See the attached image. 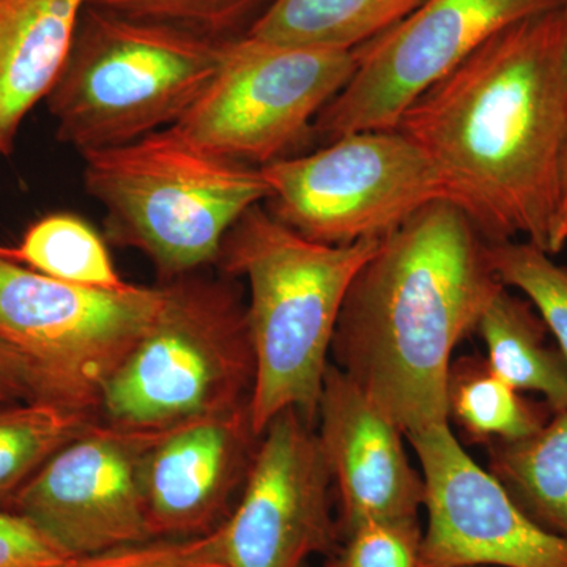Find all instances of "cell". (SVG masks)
Masks as SVG:
<instances>
[{"instance_id":"1","label":"cell","mask_w":567,"mask_h":567,"mask_svg":"<svg viewBox=\"0 0 567 567\" xmlns=\"http://www.w3.org/2000/svg\"><path fill=\"white\" fill-rule=\"evenodd\" d=\"M394 130L431 159L487 244L525 237L548 252L567 141L563 9L496 33Z\"/></svg>"},{"instance_id":"2","label":"cell","mask_w":567,"mask_h":567,"mask_svg":"<svg viewBox=\"0 0 567 567\" xmlns=\"http://www.w3.org/2000/svg\"><path fill=\"white\" fill-rule=\"evenodd\" d=\"M487 241L440 200L383 238L354 276L331 342L336 365L404 435L447 424V374L503 286Z\"/></svg>"},{"instance_id":"3","label":"cell","mask_w":567,"mask_h":567,"mask_svg":"<svg viewBox=\"0 0 567 567\" xmlns=\"http://www.w3.org/2000/svg\"><path fill=\"white\" fill-rule=\"evenodd\" d=\"M380 244L309 240L264 204L245 212L227 233L216 265L223 275L249 286L246 309L256 360L249 409L257 434L287 409L317 424L342 305Z\"/></svg>"},{"instance_id":"4","label":"cell","mask_w":567,"mask_h":567,"mask_svg":"<svg viewBox=\"0 0 567 567\" xmlns=\"http://www.w3.org/2000/svg\"><path fill=\"white\" fill-rule=\"evenodd\" d=\"M82 158L107 240L144 254L163 282L216 265L234 224L271 196L260 169L203 151L175 126Z\"/></svg>"},{"instance_id":"5","label":"cell","mask_w":567,"mask_h":567,"mask_svg":"<svg viewBox=\"0 0 567 567\" xmlns=\"http://www.w3.org/2000/svg\"><path fill=\"white\" fill-rule=\"evenodd\" d=\"M223 48L85 7L47 99L58 140L84 155L169 128L215 78Z\"/></svg>"},{"instance_id":"6","label":"cell","mask_w":567,"mask_h":567,"mask_svg":"<svg viewBox=\"0 0 567 567\" xmlns=\"http://www.w3.org/2000/svg\"><path fill=\"white\" fill-rule=\"evenodd\" d=\"M155 322L104 390L99 417L164 429L251 399L256 360L248 309L234 278L162 282Z\"/></svg>"},{"instance_id":"7","label":"cell","mask_w":567,"mask_h":567,"mask_svg":"<svg viewBox=\"0 0 567 567\" xmlns=\"http://www.w3.org/2000/svg\"><path fill=\"white\" fill-rule=\"evenodd\" d=\"M163 284L100 290L48 278L0 252V342L41 401L99 416L107 383L162 311Z\"/></svg>"},{"instance_id":"8","label":"cell","mask_w":567,"mask_h":567,"mask_svg":"<svg viewBox=\"0 0 567 567\" xmlns=\"http://www.w3.org/2000/svg\"><path fill=\"white\" fill-rule=\"evenodd\" d=\"M260 173L271 215L324 245L383 240L427 205L456 204L431 159L398 130L346 134Z\"/></svg>"},{"instance_id":"9","label":"cell","mask_w":567,"mask_h":567,"mask_svg":"<svg viewBox=\"0 0 567 567\" xmlns=\"http://www.w3.org/2000/svg\"><path fill=\"white\" fill-rule=\"evenodd\" d=\"M354 69V50L292 47L248 33L224 43L215 78L173 126L212 155L260 169L315 140L316 118Z\"/></svg>"},{"instance_id":"10","label":"cell","mask_w":567,"mask_h":567,"mask_svg":"<svg viewBox=\"0 0 567 567\" xmlns=\"http://www.w3.org/2000/svg\"><path fill=\"white\" fill-rule=\"evenodd\" d=\"M563 0H423L354 50L357 69L315 122V137L394 130L404 112L487 40Z\"/></svg>"},{"instance_id":"11","label":"cell","mask_w":567,"mask_h":567,"mask_svg":"<svg viewBox=\"0 0 567 567\" xmlns=\"http://www.w3.org/2000/svg\"><path fill=\"white\" fill-rule=\"evenodd\" d=\"M164 429L99 417L7 498L10 511L28 518L70 558L153 539L142 468Z\"/></svg>"},{"instance_id":"12","label":"cell","mask_w":567,"mask_h":567,"mask_svg":"<svg viewBox=\"0 0 567 567\" xmlns=\"http://www.w3.org/2000/svg\"><path fill=\"white\" fill-rule=\"evenodd\" d=\"M315 427L297 409L265 427L244 491L221 525L227 567H301L339 547L333 483Z\"/></svg>"},{"instance_id":"13","label":"cell","mask_w":567,"mask_h":567,"mask_svg":"<svg viewBox=\"0 0 567 567\" xmlns=\"http://www.w3.org/2000/svg\"><path fill=\"white\" fill-rule=\"evenodd\" d=\"M406 439L425 488L421 567H567V540L528 517L465 453L450 423Z\"/></svg>"},{"instance_id":"14","label":"cell","mask_w":567,"mask_h":567,"mask_svg":"<svg viewBox=\"0 0 567 567\" xmlns=\"http://www.w3.org/2000/svg\"><path fill=\"white\" fill-rule=\"evenodd\" d=\"M249 401L171 425L153 443L142 468L153 539L208 535L230 516L260 442Z\"/></svg>"},{"instance_id":"15","label":"cell","mask_w":567,"mask_h":567,"mask_svg":"<svg viewBox=\"0 0 567 567\" xmlns=\"http://www.w3.org/2000/svg\"><path fill=\"white\" fill-rule=\"evenodd\" d=\"M317 423L339 540L375 522L420 520L424 480L406 457L404 432L336 364L324 374Z\"/></svg>"},{"instance_id":"16","label":"cell","mask_w":567,"mask_h":567,"mask_svg":"<svg viewBox=\"0 0 567 567\" xmlns=\"http://www.w3.org/2000/svg\"><path fill=\"white\" fill-rule=\"evenodd\" d=\"M85 7L87 0H0V156L61 76Z\"/></svg>"},{"instance_id":"17","label":"cell","mask_w":567,"mask_h":567,"mask_svg":"<svg viewBox=\"0 0 567 567\" xmlns=\"http://www.w3.org/2000/svg\"><path fill=\"white\" fill-rule=\"evenodd\" d=\"M476 333L496 375L520 393L544 395L551 412L567 409V358L548 341V328L528 300L502 286L491 298Z\"/></svg>"},{"instance_id":"18","label":"cell","mask_w":567,"mask_h":567,"mask_svg":"<svg viewBox=\"0 0 567 567\" xmlns=\"http://www.w3.org/2000/svg\"><path fill=\"white\" fill-rule=\"evenodd\" d=\"M423 0H274L249 35L292 47L353 51Z\"/></svg>"},{"instance_id":"19","label":"cell","mask_w":567,"mask_h":567,"mask_svg":"<svg viewBox=\"0 0 567 567\" xmlns=\"http://www.w3.org/2000/svg\"><path fill=\"white\" fill-rule=\"evenodd\" d=\"M488 472L536 524L567 540V409L535 434L487 446Z\"/></svg>"},{"instance_id":"20","label":"cell","mask_w":567,"mask_h":567,"mask_svg":"<svg viewBox=\"0 0 567 567\" xmlns=\"http://www.w3.org/2000/svg\"><path fill=\"white\" fill-rule=\"evenodd\" d=\"M446 402L447 421L470 442L486 446L533 435L554 415L546 402L528 401L477 354L451 363Z\"/></svg>"},{"instance_id":"21","label":"cell","mask_w":567,"mask_h":567,"mask_svg":"<svg viewBox=\"0 0 567 567\" xmlns=\"http://www.w3.org/2000/svg\"><path fill=\"white\" fill-rule=\"evenodd\" d=\"M0 252L31 270L100 290H125L126 282L115 268L110 249L99 233L73 213H52L32 224L14 248Z\"/></svg>"},{"instance_id":"22","label":"cell","mask_w":567,"mask_h":567,"mask_svg":"<svg viewBox=\"0 0 567 567\" xmlns=\"http://www.w3.org/2000/svg\"><path fill=\"white\" fill-rule=\"evenodd\" d=\"M99 416L51 402L0 405V498H9L44 462Z\"/></svg>"},{"instance_id":"23","label":"cell","mask_w":567,"mask_h":567,"mask_svg":"<svg viewBox=\"0 0 567 567\" xmlns=\"http://www.w3.org/2000/svg\"><path fill=\"white\" fill-rule=\"evenodd\" d=\"M271 2L274 0H87V6L223 44L248 35Z\"/></svg>"},{"instance_id":"24","label":"cell","mask_w":567,"mask_h":567,"mask_svg":"<svg viewBox=\"0 0 567 567\" xmlns=\"http://www.w3.org/2000/svg\"><path fill=\"white\" fill-rule=\"evenodd\" d=\"M487 262L498 281L527 297L567 358V267L529 241L487 244Z\"/></svg>"},{"instance_id":"25","label":"cell","mask_w":567,"mask_h":567,"mask_svg":"<svg viewBox=\"0 0 567 567\" xmlns=\"http://www.w3.org/2000/svg\"><path fill=\"white\" fill-rule=\"evenodd\" d=\"M70 567H227L221 527L194 537H155L74 558Z\"/></svg>"},{"instance_id":"26","label":"cell","mask_w":567,"mask_h":567,"mask_svg":"<svg viewBox=\"0 0 567 567\" xmlns=\"http://www.w3.org/2000/svg\"><path fill=\"white\" fill-rule=\"evenodd\" d=\"M420 520L375 522L354 529L324 567H421Z\"/></svg>"},{"instance_id":"27","label":"cell","mask_w":567,"mask_h":567,"mask_svg":"<svg viewBox=\"0 0 567 567\" xmlns=\"http://www.w3.org/2000/svg\"><path fill=\"white\" fill-rule=\"evenodd\" d=\"M73 561L28 518L0 509V567H70Z\"/></svg>"},{"instance_id":"28","label":"cell","mask_w":567,"mask_h":567,"mask_svg":"<svg viewBox=\"0 0 567 567\" xmlns=\"http://www.w3.org/2000/svg\"><path fill=\"white\" fill-rule=\"evenodd\" d=\"M29 401H41L39 391L24 365L0 342V405Z\"/></svg>"},{"instance_id":"29","label":"cell","mask_w":567,"mask_h":567,"mask_svg":"<svg viewBox=\"0 0 567 567\" xmlns=\"http://www.w3.org/2000/svg\"><path fill=\"white\" fill-rule=\"evenodd\" d=\"M567 245V141L559 167L557 210L548 238V254H558Z\"/></svg>"},{"instance_id":"30","label":"cell","mask_w":567,"mask_h":567,"mask_svg":"<svg viewBox=\"0 0 567 567\" xmlns=\"http://www.w3.org/2000/svg\"><path fill=\"white\" fill-rule=\"evenodd\" d=\"M563 13H565L566 25H567V0H563Z\"/></svg>"},{"instance_id":"31","label":"cell","mask_w":567,"mask_h":567,"mask_svg":"<svg viewBox=\"0 0 567 567\" xmlns=\"http://www.w3.org/2000/svg\"><path fill=\"white\" fill-rule=\"evenodd\" d=\"M456 567H494V566H456Z\"/></svg>"}]
</instances>
